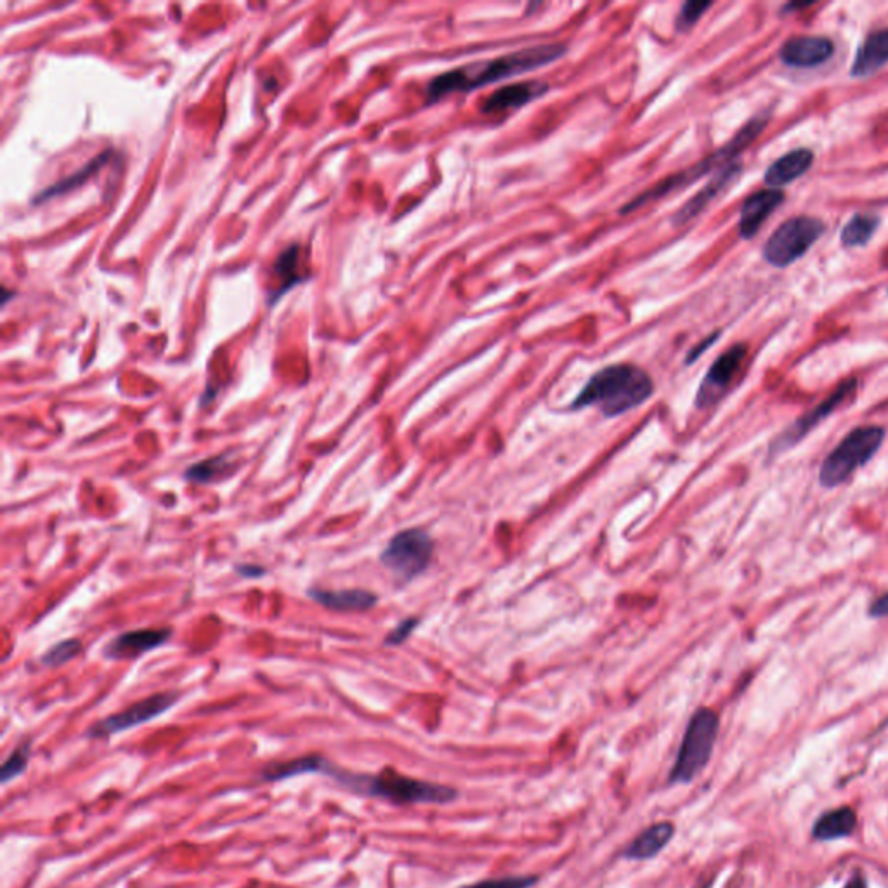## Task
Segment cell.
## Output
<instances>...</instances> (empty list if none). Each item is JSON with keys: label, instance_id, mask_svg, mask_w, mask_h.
<instances>
[{"label": "cell", "instance_id": "obj_25", "mask_svg": "<svg viewBox=\"0 0 888 888\" xmlns=\"http://www.w3.org/2000/svg\"><path fill=\"white\" fill-rule=\"evenodd\" d=\"M80 651H82V642L79 639H66L61 640L58 644H54L49 651H47L40 661L44 663L46 666H61L68 663V661H72L75 656H79Z\"/></svg>", "mask_w": 888, "mask_h": 888}, {"label": "cell", "instance_id": "obj_14", "mask_svg": "<svg viewBox=\"0 0 888 888\" xmlns=\"http://www.w3.org/2000/svg\"><path fill=\"white\" fill-rule=\"evenodd\" d=\"M741 172H743V165H741L739 160L738 162H734V164L727 165L724 169H720L719 172H715L712 181H708V183L705 184V188L698 191V193H696L686 205H682V209L673 216V224H675V226H684L687 222L693 221L694 217H698L699 214H701V212H703V210H705L706 207L717 198V196L722 195L731 184L738 181Z\"/></svg>", "mask_w": 888, "mask_h": 888}, {"label": "cell", "instance_id": "obj_19", "mask_svg": "<svg viewBox=\"0 0 888 888\" xmlns=\"http://www.w3.org/2000/svg\"><path fill=\"white\" fill-rule=\"evenodd\" d=\"M309 597L318 602L323 608L332 609L337 613H353V611H368L377 604V595L368 590H323V588H311Z\"/></svg>", "mask_w": 888, "mask_h": 888}, {"label": "cell", "instance_id": "obj_26", "mask_svg": "<svg viewBox=\"0 0 888 888\" xmlns=\"http://www.w3.org/2000/svg\"><path fill=\"white\" fill-rule=\"evenodd\" d=\"M110 157V151H106L105 155H101L99 158H94L91 164L85 165L84 169L77 172L75 176L66 177L63 179L58 186H53L51 190L44 191L42 195L39 196V200H46V198H51V196H56V193H63V191L73 190L75 186H79V184L84 183L87 177L91 176L92 172H96V170L101 167V165L105 164L106 158Z\"/></svg>", "mask_w": 888, "mask_h": 888}, {"label": "cell", "instance_id": "obj_1", "mask_svg": "<svg viewBox=\"0 0 888 888\" xmlns=\"http://www.w3.org/2000/svg\"><path fill=\"white\" fill-rule=\"evenodd\" d=\"M568 53L564 44H542L526 47L516 53L505 54L497 59H484L455 70L441 73L429 82L425 89V103L436 105L451 94H469L486 85L512 79L542 66L552 65Z\"/></svg>", "mask_w": 888, "mask_h": 888}, {"label": "cell", "instance_id": "obj_29", "mask_svg": "<svg viewBox=\"0 0 888 888\" xmlns=\"http://www.w3.org/2000/svg\"><path fill=\"white\" fill-rule=\"evenodd\" d=\"M297 259H299V245H294L280 255V259L276 262V271L280 275L281 280H285V288L294 285L295 269H297Z\"/></svg>", "mask_w": 888, "mask_h": 888}, {"label": "cell", "instance_id": "obj_30", "mask_svg": "<svg viewBox=\"0 0 888 888\" xmlns=\"http://www.w3.org/2000/svg\"><path fill=\"white\" fill-rule=\"evenodd\" d=\"M536 883V876H509L497 880H484L460 888H531Z\"/></svg>", "mask_w": 888, "mask_h": 888}, {"label": "cell", "instance_id": "obj_28", "mask_svg": "<svg viewBox=\"0 0 888 888\" xmlns=\"http://www.w3.org/2000/svg\"><path fill=\"white\" fill-rule=\"evenodd\" d=\"M28 760H30V743H25V745L18 746L2 765V771H0L2 783H9L11 779L27 771Z\"/></svg>", "mask_w": 888, "mask_h": 888}, {"label": "cell", "instance_id": "obj_4", "mask_svg": "<svg viewBox=\"0 0 888 888\" xmlns=\"http://www.w3.org/2000/svg\"><path fill=\"white\" fill-rule=\"evenodd\" d=\"M325 774L335 777L351 790L370 797L384 798L392 804H448L457 798V790L450 786L418 781L413 777L401 776L398 772L384 771L377 776H365L337 771L330 764Z\"/></svg>", "mask_w": 888, "mask_h": 888}, {"label": "cell", "instance_id": "obj_11", "mask_svg": "<svg viewBox=\"0 0 888 888\" xmlns=\"http://www.w3.org/2000/svg\"><path fill=\"white\" fill-rule=\"evenodd\" d=\"M748 356L746 344H734L725 353L720 354L710 370L706 372L705 379L699 384L694 405L698 410H706L715 405L725 391L729 389L732 380L736 379L741 366Z\"/></svg>", "mask_w": 888, "mask_h": 888}, {"label": "cell", "instance_id": "obj_36", "mask_svg": "<svg viewBox=\"0 0 888 888\" xmlns=\"http://www.w3.org/2000/svg\"><path fill=\"white\" fill-rule=\"evenodd\" d=\"M810 4H788V6L784 7L783 13L786 11H795V9H804V7H809Z\"/></svg>", "mask_w": 888, "mask_h": 888}, {"label": "cell", "instance_id": "obj_20", "mask_svg": "<svg viewBox=\"0 0 888 888\" xmlns=\"http://www.w3.org/2000/svg\"><path fill=\"white\" fill-rule=\"evenodd\" d=\"M673 831L675 830L672 823L653 824L628 845L623 856L634 861H647L651 857L658 856L661 850L665 849L666 843L672 840Z\"/></svg>", "mask_w": 888, "mask_h": 888}, {"label": "cell", "instance_id": "obj_34", "mask_svg": "<svg viewBox=\"0 0 888 888\" xmlns=\"http://www.w3.org/2000/svg\"><path fill=\"white\" fill-rule=\"evenodd\" d=\"M236 573L243 578H261L266 573V569L261 566H252V564H243V566H236Z\"/></svg>", "mask_w": 888, "mask_h": 888}, {"label": "cell", "instance_id": "obj_5", "mask_svg": "<svg viewBox=\"0 0 888 888\" xmlns=\"http://www.w3.org/2000/svg\"><path fill=\"white\" fill-rule=\"evenodd\" d=\"M885 429L880 425H862L849 432L835 450L824 458L819 483L826 490H833L849 481L854 472L868 464L882 448Z\"/></svg>", "mask_w": 888, "mask_h": 888}, {"label": "cell", "instance_id": "obj_23", "mask_svg": "<svg viewBox=\"0 0 888 888\" xmlns=\"http://www.w3.org/2000/svg\"><path fill=\"white\" fill-rule=\"evenodd\" d=\"M328 765H330V762H327V760L320 757V755H307V757L295 758V760H288V762L269 765L268 769L262 772V779H266V781H281V779L301 776V774L327 772Z\"/></svg>", "mask_w": 888, "mask_h": 888}, {"label": "cell", "instance_id": "obj_31", "mask_svg": "<svg viewBox=\"0 0 888 888\" xmlns=\"http://www.w3.org/2000/svg\"><path fill=\"white\" fill-rule=\"evenodd\" d=\"M417 625L418 620H415V618H408V620L401 621L398 627L394 628L391 634L387 635V646H399V644H403V642L412 635V632Z\"/></svg>", "mask_w": 888, "mask_h": 888}, {"label": "cell", "instance_id": "obj_7", "mask_svg": "<svg viewBox=\"0 0 888 888\" xmlns=\"http://www.w3.org/2000/svg\"><path fill=\"white\" fill-rule=\"evenodd\" d=\"M826 231V224L812 216H795L777 226L765 242L762 255L772 268L784 269L800 261Z\"/></svg>", "mask_w": 888, "mask_h": 888}, {"label": "cell", "instance_id": "obj_33", "mask_svg": "<svg viewBox=\"0 0 888 888\" xmlns=\"http://www.w3.org/2000/svg\"><path fill=\"white\" fill-rule=\"evenodd\" d=\"M869 616H871V618H885V616H888V592L887 594H883L882 597H878V599L871 604V608H869Z\"/></svg>", "mask_w": 888, "mask_h": 888}, {"label": "cell", "instance_id": "obj_9", "mask_svg": "<svg viewBox=\"0 0 888 888\" xmlns=\"http://www.w3.org/2000/svg\"><path fill=\"white\" fill-rule=\"evenodd\" d=\"M857 391V379L843 380L835 391L831 392L828 398L821 401L816 408H812L810 412L804 413L802 417H798L793 424L788 425L771 444V455H783L786 451L791 450L793 446H797L802 439L814 431L817 425H821L826 418L831 417L840 406L852 398Z\"/></svg>", "mask_w": 888, "mask_h": 888}, {"label": "cell", "instance_id": "obj_3", "mask_svg": "<svg viewBox=\"0 0 888 888\" xmlns=\"http://www.w3.org/2000/svg\"><path fill=\"white\" fill-rule=\"evenodd\" d=\"M769 120H771V113L769 111L758 113V115L748 120L739 129L738 134L729 143H725L722 148L713 151L710 157L703 158L701 162L694 164L689 169L661 179L660 183L654 184L649 190L635 196L634 200H630L627 205H623V209L620 210L621 216H627L630 212L644 207L647 203L661 200L665 196L672 195L675 191L684 190L687 186L696 183L701 177L713 174V172H719L720 169H724L727 165L738 162L739 155L764 132L765 127L769 124Z\"/></svg>", "mask_w": 888, "mask_h": 888}, {"label": "cell", "instance_id": "obj_18", "mask_svg": "<svg viewBox=\"0 0 888 888\" xmlns=\"http://www.w3.org/2000/svg\"><path fill=\"white\" fill-rule=\"evenodd\" d=\"M888 65V28L875 30L864 39L850 68L854 79H868Z\"/></svg>", "mask_w": 888, "mask_h": 888}, {"label": "cell", "instance_id": "obj_12", "mask_svg": "<svg viewBox=\"0 0 888 888\" xmlns=\"http://www.w3.org/2000/svg\"><path fill=\"white\" fill-rule=\"evenodd\" d=\"M833 54L835 42L823 35H797L779 49L781 63L790 68H816L830 61Z\"/></svg>", "mask_w": 888, "mask_h": 888}, {"label": "cell", "instance_id": "obj_10", "mask_svg": "<svg viewBox=\"0 0 888 888\" xmlns=\"http://www.w3.org/2000/svg\"><path fill=\"white\" fill-rule=\"evenodd\" d=\"M179 701V693H158L141 699L138 703L125 708L122 712L113 713L106 719L99 720L87 731V738H110L118 732L129 731L132 727L146 724L157 719L162 713L169 712Z\"/></svg>", "mask_w": 888, "mask_h": 888}, {"label": "cell", "instance_id": "obj_6", "mask_svg": "<svg viewBox=\"0 0 888 888\" xmlns=\"http://www.w3.org/2000/svg\"><path fill=\"white\" fill-rule=\"evenodd\" d=\"M719 725V715L713 710L701 708L694 713L670 772V784L691 783L703 772L712 758L713 746L719 736Z\"/></svg>", "mask_w": 888, "mask_h": 888}, {"label": "cell", "instance_id": "obj_13", "mask_svg": "<svg viewBox=\"0 0 888 888\" xmlns=\"http://www.w3.org/2000/svg\"><path fill=\"white\" fill-rule=\"evenodd\" d=\"M172 637L170 628H141L117 635L103 649L108 660H134L144 653H150L157 647L164 646Z\"/></svg>", "mask_w": 888, "mask_h": 888}, {"label": "cell", "instance_id": "obj_24", "mask_svg": "<svg viewBox=\"0 0 888 888\" xmlns=\"http://www.w3.org/2000/svg\"><path fill=\"white\" fill-rule=\"evenodd\" d=\"M856 824L854 810L843 807V809H836L824 814L814 826V836L819 840H836V838L849 836L852 831L856 830Z\"/></svg>", "mask_w": 888, "mask_h": 888}, {"label": "cell", "instance_id": "obj_15", "mask_svg": "<svg viewBox=\"0 0 888 888\" xmlns=\"http://www.w3.org/2000/svg\"><path fill=\"white\" fill-rule=\"evenodd\" d=\"M784 198L786 195L783 190L757 191L748 196L739 210V236L743 240L755 238L764 222L774 214V210L783 205Z\"/></svg>", "mask_w": 888, "mask_h": 888}, {"label": "cell", "instance_id": "obj_17", "mask_svg": "<svg viewBox=\"0 0 888 888\" xmlns=\"http://www.w3.org/2000/svg\"><path fill=\"white\" fill-rule=\"evenodd\" d=\"M814 160L816 157L809 148L788 151L786 155L777 158L776 162H772L769 169L765 170L764 183L771 190H781L786 184L795 183L797 179L804 176L805 172H809Z\"/></svg>", "mask_w": 888, "mask_h": 888}, {"label": "cell", "instance_id": "obj_32", "mask_svg": "<svg viewBox=\"0 0 888 888\" xmlns=\"http://www.w3.org/2000/svg\"><path fill=\"white\" fill-rule=\"evenodd\" d=\"M720 333L722 332H713L712 335H708L705 339L701 340L699 344L691 349V353L687 354L686 365H693L694 361L698 360L701 354H705L710 347L720 339Z\"/></svg>", "mask_w": 888, "mask_h": 888}, {"label": "cell", "instance_id": "obj_21", "mask_svg": "<svg viewBox=\"0 0 888 888\" xmlns=\"http://www.w3.org/2000/svg\"><path fill=\"white\" fill-rule=\"evenodd\" d=\"M880 222L882 217L875 212H859L856 216L850 217L840 231V243L843 249L866 247L880 228Z\"/></svg>", "mask_w": 888, "mask_h": 888}, {"label": "cell", "instance_id": "obj_2", "mask_svg": "<svg viewBox=\"0 0 888 888\" xmlns=\"http://www.w3.org/2000/svg\"><path fill=\"white\" fill-rule=\"evenodd\" d=\"M651 375L630 363L609 365L592 375L571 408H597L606 417H618L644 405L653 396Z\"/></svg>", "mask_w": 888, "mask_h": 888}, {"label": "cell", "instance_id": "obj_16", "mask_svg": "<svg viewBox=\"0 0 888 888\" xmlns=\"http://www.w3.org/2000/svg\"><path fill=\"white\" fill-rule=\"evenodd\" d=\"M550 85L545 82H521V84L505 85L498 91L484 98L479 105V110L484 115H495L503 111L519 110L523 106L533 103L535 99L542 98L545 92H549Z\"/></svg>", "mask_w": 888, "mask_h": 888}, {"label": "cell", "instance_id": "obj_27", "mask_svg": "<svg viewBox=\"0 0 888 888\" xmlns=\"http://www.w3.org/2000/svg\"><path fill=\"white\" fill-rule=\"evenodd\" d=\"M713 2H699V0H689L686 4H682L677 20H675V28L677 32H689L691 28L696 27L703 14L712 9Z\"/></svg>", "mask_w": 888, "mask_h": 888}, {"label": "cell", "instance_id": "obj_8", "mask_svg": "<svg viewBox=\"0 0 888 888\" xmlns=\"http://www.w3.org/2000/svg\"><path fill=\"white\" fill-rule=\"evenodd\" d=\"M432 554L434 542L429 533H425L424 529H405L392 536L391 542L380 554V562L399 578L412 580L429 568Z\"/></svg>", "mask_w": 888, "mask_h": 888}, {"label": "cell", "instance_id": "obj_22", "mask_svg": "<svg viewBox=\"0 0 888 888\" xmlns=\"http://www.w3.org/2000/svg\"><path fill=\"white\" fill-rule=\"evenodd\" d=\"M233 453H222L216 457L205 458L196 464L190 465L184 471V477L195 484H209L221 481L235 472L236 464L233 462Z\"/></svg>", "mask_w": 888, "mask_h": 888}, {"label": "cell", "instance_id": "obj_35", "mask_svg": "<svg viewBox=\"0 0 888 888\" xmlns=\"http://www.w3.org/2000/svg\"><path fill=\"white\" fill-rule=\"evenodd\" d=\"M845 888H866V882H864V878L857 876V878H854V880H852V882H850Z\"/></svg>", "mask_w": 888, "mask_h": 888}]
</instances>
